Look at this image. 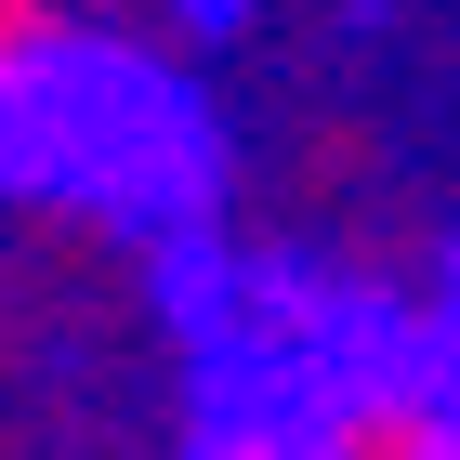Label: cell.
Wrapping results in <instances>:
<instances>
[{"label": "cell", "instance_id": "7a4b0ae2", "mask_svg": "<svg viewBox=\"0 0 460 460\" xmlns=\"http://www.w3.org/2000/svg\"><path fill=\"white\" fill-rule=\"evenodd\" d=\"M184 460H329L316 447V408H250V394H211Z\"/></svg>", "mask_w": 460, "mask_h": 460}, {"label": "cell", "instance_id": "6da1fadb", "mask_svg": "<svg viewBox=\"0 0 460 460\" xmlns=\"http://www.w3.org/2000/svg\"><path fill=\"white\" fill-rule=\"evenodd\" d=\"M13 184L172 224L211 198V132L158 66L106 40H53V53H13Z\"/></svg>", "mask_w": 460, "mask_h": 460}]
</instances>
